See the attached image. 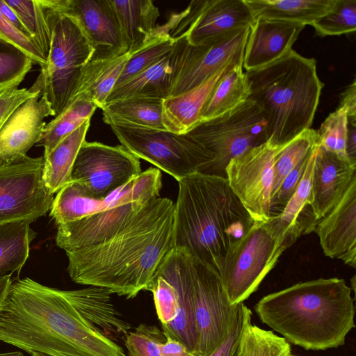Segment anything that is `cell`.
<instances>
[{"label":"cell","instance_id":"6da1fadb","mask_svg":"<svg viewBox=\"0 0 356 356\" xmlns=\"http://www.w3.org/2000/svg\"><path fill=\"white\" fill-rule=\"evenodd\" d=\"M174 211L171 200L152 198L111 238L66 253L71 280L128 299L149 291L158 267L175 248Z\"/></svg>","mask_w":356,"mask_h":356},{"label":"cell","instance_id":"7a4b0ae2","mask_svg":"<svg viewBox=\"0 0 356 356\" xmlns=\"http://www.w3.org/2000/svg\"><path fill=\"white\" fill-rule=\"evenodd\" d=\"M0 341L29 354L127 356L83 318L61 290L29 277L13 279L0 312Z\"/></svg>","mask_w":356,"mask_h":356},{"label":"cell","instance_id":"3957f363","mask_svg":"<svg viewBox=\"0 0 356 356\" xmlns=\"http://www.w3.org/2000/svg\"><path fill=\"white\" fill-rule=\"evenodd\" d=\"M174 248L220 274L225 260L254 221L226 177L196 172L178 181Z\"/></svg>","mask_w":356,"mask_h":356},{"label":"cell","instance_id":"277c9868","mask_svg":"<svg viewBox=\"0 0 356 356\" xmlns=\"http://www.w3.org/2000/svg\"><path fill=\"white\" fill-rule=\"evenodd\" d=\"M351 291L343 279L319 278L269 293L254 310L263 323L288 342L324 350L343 345L355 326Z\"/></svg>","mask_w":356,"mask_h":356},{"label":"cell","instance_id":"5b68a950","mask_svg":"<svg viewBox=\"0 0 356 356\" xmlns=\"http://www.w3.org/2000/svg\"><path fill=\"white\" fill-rule=\"evenodd\" d=\"M245 73L248 99L263 112L270 144L282 147L311 128L323 88L314 58L292 49L277 60Z\"/></svg>","mask_w":356,"mask_h":356},{"label":"cell","instance_id":"8992f818","mask_svg":"<svg viewBox=\"0 0 356 356\" xmlns=\"http://www.w3.org/2000/svg\"><path fill=\"white\" fill-rule=\"evenodd\" d=\"M42 4L50 47L47 63L29 90L47 99L55 118L74 98L81 72L94 49L74 17L56 8L52 0H42Z\"/></svg>","mask_w":356,"mask_h":356},{"label":"cell","instance_id":"52a82bcc","mask_svg":"<svg viewBox=\"0 0 356 356\" xmlns=\"http://www.w3.org/2000/svg\"><path fill=\"white\" fill-rule=\"evenodd\" d=\"M292 244L277 216L254 222L229 252L219 274L231 304L238 305L256 291Z\"/></svg>","mask_w":356,"mask_h":356},{"label":"cell","instance_id":"ba28073f","mask_svg":"<svg viewBox=\"0 0 356 356\" xmlns=\"http://www.w3.org/2000/svg\"><path fill=\"white\" fill-rule=\"evenodd\" d=\"M185 134L210 159L204 174L223 177L231 159L268 140L263 112L250 99L220 116L198 122Z\"/></svg>","mask_w":356,"mask_h":356},{"label":"cell","instance_id":"9c48e42d","mask_svg":"<svg viewBox=\"0 0 356 356\" xmlns=\"http://www.w3.org/2000/svg\"><path fill=\"white\" fill-rule=\"evenodd\" d=\"M121 145L138 159L166 172L177 181L192 174H204L210 160L186 134L127 124H109Z\"/></svg>","mask_w":356,"mask_h":356},{"label":"cell","instance_id":"30bf717a","mask_svg":"<svg viewBox=\"0 0 356 356\" xmlns=\"http://www.w3.org/2000/svg\"><path fill=\"white\" fill-rule=\"evenodd\" d=\"M197 343L194 356H209L227 339L238 305L231 304L220 275L188 252Z\"/></svg>","mask_w":356,"mask_h":356},{"label":"cell","instance_id":"8fae6325","mask_svg":"<svg viewBox=\"0 0 356 356\" xmlns=\"http://www.w3.org/2000/svg\"><path fill=\"white\" fill-rule=\"evenodd\" d=\"M142 172L139 159L122 145L85 140L74 163L70 181L94 199H104Z\"/></svg>","mask_w":356,"mask_h":356},{"label":"cell","instance_id":"7c38bea8","mask_svg":"<svg viewBox=\"0 0 356 356\" xmlns=\"http://www.w3.org/2000/svg\"><path fill=\"white\" fill-rule=\"evenodd\" d=\"M43 163V156H26L0 165V225L31 223L50 209L54 197L42 181Z\"/></svg>","mask_w":356,"mask_h":356},{"label":"cell","instance_id":"4fadbf2b","mask_svg":"<svg viewBox=\"0 0 356 356\" xmlns=\"http://www.w3.org/2000/svg\"><path fill=\"white\" fill-rule=\"evenodd\" d=\"M282 147L266 141L233 158L226 167L230 188L254 222L270 218L273 165Z\"/></svg>","mask_w":356,"mask_h":356},{"label":"cell","instance_id":"5bb4252c","mask_svg":"<svg viewBox=\"0 0 356 356\" xmlns=\"http://www.w3.org/2000/svg\"><path fill=\"white\" fill-rule=\"evenodd\" d=\"M172 35L184 33L189 44L199 46L235 30L251 27L255 20L244 0L192 1Z\"/></svg>","mask_w":356,"mask_h":356},{"label":"cell","instance_id":"9a60e30c","mask_svg":"<svg viewBox=\"0 0 356 356\" xmlns=\"http://www.w3.org/2000/svg\"><path fill=\"white\" fill-rule=\"evenodd\" d=\"M56 8L74 17L94 49L91 60L128 52L109 0H52Z\"/></svg>","mask_w":356,"mask_h":356},{"label":"cell","instance_id":"2e32d148","mask_svg":"<svg viewBox=\"0 0 356 356\" xmlns=\"http://www.w3.org/2000/svg\"><path fill=\"white\" fill-rule=\"evenodd\" d=\"M250 30L237 29L199 46L188 44L170 97L197 87L228 62L243 56Z\"/></svg>","mask_w":356,"mask_h":356},{"label":"cell","instance_id":"e0dca14e","mask_svg":"<svg viewBox=\"0 0 356 356\" xmlns=\"http://www.w3.org/2000/svg\"><path fill=\"white\" fill-rule=\"evenodd\" d=\"M155 275L163 277L175 287L178 300L177 317L171 323L161 325L162 331L166 339L179 341L193 355L197 343V334L188 252L181 248H173L161 263Z\"/></svg>","mask_w":356,"mask_h":356},{"label":"cell","instance_id":"ac0fdd59","mask_svg":"<svg viewBox=\"0 0 356 356\" xmlns=\"http://www.w3.org/2000/svg\"><path fill=\"white\" fill-rule=\"evenodd\" d=\"M54 112L45 97L36 93L12 114L0 130V165L21 159L40 141L48 116Z\"/></svg>","mask_w":356,"mask_h":356},{"label":"cell","instance_id":"d6986e66","mask_svg":"<svg viewBox=\"0 0 356 356\" xmlns=\"http://www.w3.org/2000/svg\"><path fill=\"white\" fill-rule=\"evenodd\" d=\"M324 254L356 267V177L314 229Z\"/></svg>","mask_w":356,"mask_h":356},{"label":"cell","instance_id":"ffe728a7","mask_svg":"<svg viewBox=\"0 0 356 356\" xmlns=\"http://www.w3.org/2000/svg\"><path fill=\"white\" fill-rule=\"evenodd\" d=\"M188 45L186 35L181 33L166 56L132 79L115 86L106 104L131 97L164 99L170 97Z\"/></svg>","mask_w":356,"mask_h":356},{"label":"cell","instance_id":"44dd1931","mask_svg":"<svg viewBox=\"0 0 356 356\" xmlns=\"http://www.w3.org/2000/svg\"><path fill=\"white\" fill-rule=\"evenodd\" d=\"M356 164L318 146L312 176V209L318 222L339 202L352 179Z\"/></svg>","mask_w":356,"mask_h":356},{"label":"cell","instance_id":"7402d4cb","mask_svg":"<svg viewBox=\"0 0 356 356\" xmlns=\"http://www.w3.org/2000/svg\"><path fill=\"white\" fill-rule=\"evenodd\" d=\"M305 26L284 21L257 19L245 46L243 67H261L280 58L291 49Z\"/></svg>","mask_w":356,"mask_h":356},{"label":"cell","instance_id":"603a6c76","mask_svg":"<svg viewBox=\"0 0 356 356\" xmlns=\"http://www.w3.org/2000/svg\"><path fill=\"white\" fill-rule=\"evenodd\" d=\"M64 297L83 318L104 336L115 341H124L131 325L125 322L111 302V292L105 288H86L64 291Z\"/></svg>","mask_w":356,"mask_h":356},{"label":"cell","instance_id":"cb8c5ba5","mask_svg":"<svg viewBox=\"0 0 356 356\" xmlns=\"http://www.w3.org/2000/svg\"><path fill=\"white\" fill-rule=\"evenodd\" d=\"M243 56L235 58L222 66L197 87L181 95L163 100V120L166 130L177 134H185L200 122L202 108L211 91Z\"/></svg>","mask_w":356,"mask_h":356},{"label":"cell","instance_id":"d4e9b609","mask_svg":"<svg viewBox=\"0 0 356 356\" xmlns=\"http://www.w3.org/2000/svg\"><path fill=\"white\" fill-rule=\"evenodd\" d=\"M117 16L128 51L141 49L151 38L159 17L151 0H109Z\"/></svg>","mask_w":356,"mask_h":356},{"label":"cell","instance_id":"484cf974","mask_svg":"<svg viewBox=\"0 0 356 356\" xmlns=\"http://www.w3.org/2000/svg\"><path fill=\"white\" fill-rule=\"evenodd\" d=\"M254 19L311 25L330 12L336 0H244Z\"/></svg>","mask_w":356,"mask_h":356},{"label":"cell","instance_id":"4316f807","mask_svg":"<svg viewBox=\"0 0 356 356\" xmlns=\"http://www.w3.org/2000/svg\"><path fill=\"white\" fill-rule=\"evenodd\" d=\"M133 53L128 51L113 58L90 60L81 72L74 97L81 95L102 108Z\"/></svg>","mask_w":356,"mask_h":356},{"label":"cell","instance_id":"83f0119b","mask_svg":"<svg viewBox=\"0 0 356 356\" xmlns=\"http://www.w3.org/2000/svg\"><path fill=\"white\" fill-rule=\"evenodd\" d=\"M90 120L61 140L49 153L43 155L42 179L51 194L70 181V175L79 149L86 140Z\"/></svg>","mask_w":356,"mask_h":356},{"label":"cell","instance_id":"f1b7e54d","mask_svg":"<svg viewBox=\"0 0 356 356\" xmlns=\"http://www.w3.org/2000/svg\"><path fill=\"white\" fill-rule=\"evenodd\" d=\"M318 146L312 152L296 191L283 211L277 216L287 226L293 243L301 236L314 232L318 222L312 209V176Z\"/></svg>","mask_w":356,"mask_h":356},{"label":"cell","instance_id":"f546056e","mask_svg":"<svg viewBox=\"0 0 356 356\" xmlns=\"http://www.w3.org/2000/svg\"><path fill=\"white\" fill-rule=\"evenodd\" d=\"M163 100L152 97H131L106 103L102 108L107 124H127L166 130L163 120Z\"/></svg>","mask_w":356,"mask_h":356},{"label":"cell","instance_id":"4dcf8cb0","mask_svg":"<svg viewBox=\"0 0 356 356\" xmlns=\"http://www.w3.org/2000/svg\"><path fill=\"white\" fill-rule=\"evenodd\" d=\"M243 69L242 60L220 79L202 108L200 122L233 110L249 98V86Z\"/></svg>","mask_w":356,"mask_h":356},{"label":"cell","instance_id":"1f68e13d","mask_svg":"<svg viewBox=\"0 0 356 356\" xmlns=\"http://www.w3.org/2000/svg\"><path fill=\"white\" fill-rule=\"evenodd\" d=\"M114 204L110 196L102 200L87 196L76 182L71 181L53 199L50 216L57 225L65 224L111 208Z\"/></svg>","mask_w":356,"mask_h":356},{"label":"cell","instance_id":"d6a6232c","mask_svg":"<svg viewBox=\"0 0 356 356\" xmlns=\"http://www.w3.org/2000/svg\"><path fill=\"white\" fill-rule=\"evenodd\" d=\"M29 222L0 225V277L19 272L29 254V245L36 233Z\"/></svg>","mask_w":356,"mask_h":356},{"label":"cell","instance_id":"836d02e7","mask_svg":"<svg viewBox=\"0 0 356 356\" xmlns=\"http://www.w3.org/2000/svg\"><path fill=\"white\" fill-rule=\"evenodd\" d=\"M97 108L88 99L75 96L58 116L46 124L37 145L44 147V154L49 153L65 137L90 120Z\"/></svg>","mask_w":356,"mask_h":356},{"label":"cell","instance_id":"e575fe53","mask_svg":"<svg viewBox=\"0 0 356 356\" xmlns=\"http://www.w3.org/2000/svg\"><path fill=\"white\" fill-rule=\"evenodd\" d=\"M318 144L316 130H305L284 145L279 151L273 165L271 197L275 195L287 175Z\"/></svg>","mask_w":356,"mask_h":356},{"label":"cell","instance_id":"d590c367","mask_svg":"<svg viewBox=\"0 0 356 356\" xmlns=\"http://www.w3.org/2000/svg\"><path fill=\"white\" fill-rule=\"evenodd\" d=\"M240 356H294L289 342L271 330L253 325L245 326L241 341Z\"/></svg>","mask_w":356,"mask_h":356},{"label":"cell","instance_id":"8d00e7d4","mask_svg":"<svg viewBox=\"0 0 356 356\" xmlns=\"http://www.w3.org/2000/svg\"><path fill=\"white\" fill-rule=\"evenodd\" d=\"M4 1L17 14L47 59L50 47V32L42 0Z\"/></svg>","mask_w":356,"mask_h":356},{"label":"cell","instance_id":"74e56055","mask_svg":"<svg viewBox=\"0 0 356 356\" xmlns=\"http://www.w3.org/2000/svg\"><path fill=\"white\" fill-rule=\"evenodd\" d=\"M311 26L320 37L354 33L356 29V0H336L332 9Z\"/></svg>","mask_w":356,"mask_h":356},{"label":"cell","instance_id":"f35d334b","mask_svg":"<svg viewBox=\"0 0 356 356\" xmlns=\"http://www.w3.org/2000/svg\"><path fill=\"white\" fill-rule=\"evenodd\" d=\"M348 122L346 110L339 106L325 118L316 132L319 146L349 160L346 153Z\"/></svg>","mask_w":356,"mask_h":356},{"label":"cell","instance_id":"ab89813d","mask_svg":"<svg viewBox=\"0 0 356 356\" xmlns=\"http://www.w3.org/2000/svg\"><path fill=\"white\" fill-rule=\"evenodd\" d=\"M33 63L27 56L16 49L0 50V95L17 88Z\"/></svg>","mask_w":356,"mask_h":356},{"label":"cell","instance_id":"60d3db41","mask_svg":"<svg viewBox=\"0 0 356 356\" xmlns=\"http://www.w3.org/2000/svg\"><path fill=\"white\" fill-rule=\"evenodd\" d=\"M165 341L156 326L140 323L127 334L124 343L129 356H161L159 346Z\"/></svg>","mask_w":356,"mask_h":356},{"label":"cell","instance_id":"b9f144b4","mask_svg":"<svg viewBox=\"0 0 356 356\" xmlns=\"http://www.w3.org/2000/svg\"><path fill=\"white\" fill-rule=\"evenodd\" d=\"M155 308L161 325L173 321L177 316L178 300L175 287L163 277L155 275L150 285Z\"/></svg>","mask_w":356,"mask_h":356},{"label":"cell","instance_id":"7bdbcfd3","mask_svg":"<svg viewBox=\"0 0 356 356\" xmlns=\"http://www.w3.org/2000/svg\"><path fill=\"white\" fill-rule=\"evenodd\" d=\"M316 147V146H315ZM312 151L284 178L275 195L270 199L271 216L280 215L291 198L306 169Z\"/></svg>","mask_w":356,"mask_h":356},{"label":"cell","instance_id":"ee69618b","mask_svg":"<svg viewBox=\"0 0 356 356\" xmlns=\"http://www.w3.org/2000/svg\"><path fill=\"white\" fill-rule=\"evenodd\" d=\"M251 319L252 312L243 302L240 303L229 335L209 356H240L241 337L246 325ZM190 356L194 355H190Z\"/></svg>","mask_w":356,"mask_h":356},{"label":"cell","instance_id":"f6af8a7d","mask_svg":"<svg viewBox=\"0 0 356 356\" xmlns=\"http://www.w3.org/2000/svg\"><path fill=\"white\" fill-rule=\"evenodd\" d=\"M36 93L26 88H15L0 95V130L15 110Z\"/></svg>","mask_w":356,"mask_h":356},{"label":"cell","instance_id":"bcb514c9","mask_svg":"<svg viewBox=\"0 0 356 356\" xmlns=\"http://www.w3.org/2000/svg\"><path fill=\"white\" fill-rule=\"evenodd\" d=\"M23 38V33L8 22L0 13V44L16 47L21 44Z\"/></svg>","mask_w":356,"mask_h":356},{"label":"cell","instance_id":"7dc6e473","mask_svg":"<svg viewBox=\"0 0 356 356\" xmlns=\"http://www.w3.org/2000/svg\"><path fill=\"white\" fill-rule=\"evenodd\" d=\"M339 106L346 110L348 120H356L355 79H353V82L341 94Z\"/></svg>","mask_w":356,"mask_h":356},{"label":"cell","instance_id":"c3c4849f","mask_svg":"<svg viewBox=\"0 0 356 356\" xmlns=\"http://www.w3.org/2000/svg\"><path fill=\"white\" fill-rule=\"evenodd\" d=\"M161 356H190L186 347L179 341L167 338L165 342L159 346Z\"/></svg>","mask_w":356,"mask_h":356},{"label":"cell","instance_id":"681fc988","mask_svg":"<svg viewBox=\"0 0 356 356\" xmlns=\"http://www.w3.org/2000/svg\"><path fill=\"white\" fill-rule=\"evenodd\" d=\"M0 13L17 29L28 36L33 41V40L31 37L29 31L25 28L17 14L13 10V9L5 2L4 0H0ZM34 42V41H33ZM38 47V46H37Z\"/></svg>","mask_w":356,"mask_h":356},{"label":"cell","instance_id":"f907efd6","mask_svg":"<svg viewBox=\"0 0 356 356\" xmlns=\"http://www.w3.org/2000/svg\"><path fill=\"white\" fill-rule=\"evenodd\" d=\"M346 153L349 160L356 164V120H348Z\"/></svg>","mask_w":356,"mask_h":356},{"label":"cell","instance_id":"816d5d0a","mask_svg":"<svg viewBox=\"0 0 356 356\" xmlns=\"http://www.w3.org/2000/svg\"><path fill=\"white\" fill-rule=\"evenodd\" d=\"M12 281L11 275L0 277V312L6 303Z\"/></svg>","mask_w":356,"mask_h":356},{"label":"cell","instance_id":"f5cc1de1","mask_svg":"<svg viewBox=\"0 0 356 356\" xmlns=\"http://www.w3.org/2000/svg\"><path fill=\"white\" fill-rule=\"evenodd\" d=\"M0 356H24L22 353L19 351L0 353Z\"/></svg>","mask_w":356,"mask_h":356},{"label":"cell","instance_id":"db71d44e","mask_svg":"<svg viewBox=\"0 0 356 356\" xmlns=\"http://www.w3.org/2000/svg\"><path fill=\"white\" fill-rule=\"evenodd\" d=\"M31 355L32 356H51V355H47V354H44V353H38V352L32 353H31Z\"/></svg>","mask_w":356,"mask_h":356}]
</instances>
